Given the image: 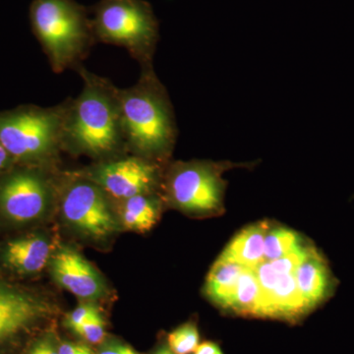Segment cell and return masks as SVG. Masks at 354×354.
<instances>
[{
  "label": "cell",
  "instance_id": "1",
  "mask_svg": "<svg viewBox=\"0 0 354 354\" xmlns=\"http://www.w3.org/2000/svg\"><path fill=\"white\" fill-rule=\"evenodd\" d=\"M77 70L82 77L83 90L76 99L65 101L62 147L102 160L120 157L127 144L118 88L83 65Z\"/></svg>",
  "mask_w": 354,
  "mask_h": 354
},
{
  "label": "cell",
  "instance_id": "2",
  "mask_svg": "<svg viewBox=\"0 0 354 354\" xmlns=\"http://www.w3.org/2000/svg\"><path fill=\"white\" fill-rule=\"evenodd\" d=\"M135 85L118 88L127 148L133 155L158 162L169 158L176 144V114L169 93L153 65L141 67Z\"/></svg>",
  "mask_w": 354,
  "mask_h": 354
},
{
  "label": "cell",
  "instance_id": "3",
  "mask_svg": "<svg viewBox=\"0 0 354 354\" xmlns=\"http://www.w3.org/2000/svg\"><path fill=\"white\" fill-rule=\"evenodd\" d=\"M30 20L55 73L78 68L97 41L87 9L75 0H34Z\"/></svg>",
  "mask_w": 354,
  "mask_h": 354
},
{
  "label": "cell",
  "instance_id": "4",
  "mask_svg": "<svg viewBox=\"0 0 354 354\" xmlns=\"http://www.w3.org/2000/svg\"><path fill=\"white\" fill-rule=\"evenodd\" d=\"M95 41L127 48L141 67L153 65L158 22L146 0H100L93 7Z\"/></svg>",
  "mask_w": 354,
  "mask_h": 354
},
{
  "label": "cell",
  "instance_id": "5",
  "mask_svg": "<svg viewBox=\"0 0 354 354\" xmlns=\"http://www.w3.org/2000/svg\"><path fill=\"white\" fill-rule=\"evenodd\" d=\"M66 102L53 108L29 106L0 115V143L19 160H48L62 148Z\"/></svg>",
  "mask_w": 354,
  "mask_h": 354
},
{
  "label": "cell",
  "instance_id": "6",
  "mask_svg": "<svg viewBox=\"0 0 354 354\" xmlns=\"http://www.w3.org/2000/svg\"><path fill=\"white\" fill-rule=\"evenodd\" d=\"M232 167L230 162L209 160L174 162L165 177L167 199L186 213H218L223 209L227 186L221 176Z\"/></svg>",
  "mask_w": 354,
  "mask_h": 354
},
{
  "label": "cell",
  "instance_id": "7",
  "mask_svg": "<svg viewBox=\"0 0 354 354\" xmlns=\"http://www.w3.org/2000/svg\"><path fill=\"white\" fill-rule=\"evenodd\" d=\"M84 176L97 184L109 198L124 201L155 192L160 181L158 162L138 156H120L91 167Z\"/></svg>",
  "mask_w": 354,
  "mask_h": 354
},
{
  "label": "cell",
  "instance_id": "8",
  "mask_svg": "<svg viewBox=\"0 0 354 354\" xmlns=\"http://www.w3.org/2000/svg\"><path fill=\"white\" fill-rule=\"evenodd\" d=\"M60 204L65 220L84 234L104 239L115 232L109 197L87 177L83 176L67 184Z\"/></svg>",
  "mask_w": 354,
  "mask_h": 354
},
{
  "label": "cell",
  "instance_id": "9",
  "mask_svg": "<svg viewBox=\"0 0 354 354\" xmlns=\"http://www.w3.org/2000/svg\"><path fill=\"white\" fill-rule=\"evenodd\" d=\"M50 196V183L41 174L17 171L0 183V211L9 220L27 223L44 215Z\"/></svg>",
  "mask_w": 354,
  "mask_h": 354
},
{
  "label": "cell",
  "instance_id": "10",
  "mask_svg": "<svg viewBox=\"0 0 354 354\" xmlns=\"http://www.w3.org/2000/svg\"><path fill=\"white\" fill-rule=\"evenodd\" d=\"M262 298V317L295 320L309 311L298 290L295 274L277 272L271 263L255 268Z\"/></svg>",
  "mask_w": 354,
  "mask_h": 354
},
{
  "label": "cell",
  "instance_id": "11",
  "mask_svg": "<svg viewBox=\"0 0 354 354\" xmlns=\"http://www.w3.org/2000/svg\"><path fill=\"white\" fill-rule=\"evenodd\" d=\"M50 271L58 285L77 297L97 299L106 293L99 272L74 249L60 248L51 259Z\"/></svg>",
  "mask_w": 354,
  "mask_h": 354
},
{
  "label": "cell",
  "instance_id": "12",
  "mask_svg": "<svg viewBox=\"0 0 354 354\" xmlns=\"http://www.w3.org/2000/svg\"><path fill=\"white\" fill-rule=\"evenodd\" d=\"M46 311L38 298L0 285V342L36 323Z\"/></svg>",
  "mask_w": 354,
  "mask_h": 354
},
{
  "label": "cell",
  "instance_id": "13",
  "mask_svg": "<svg viewBox=\"0 0 354 354\" xmlns=\"http://www.w3.org/2000/svg\"><path fill=\"white\" fill-rule=\"evenodd\" d=\"M298 290L309 311L322 304L334 288L327 262L313 246H310L304 260L295 272Z\"/></svg>",
  "mask_w": 354,
  "mask_h": 354
},
{
  "label": "cell",
  "instance_id": "14",
  "mask_svg": "<svg viewBox=\"0 0 354 354\" xmlns=\"http://www.w3.org/2000/svg\"><path fill=\"white\" fill-rule=\"evenodd\" d=\"M4 261L9 267L23 274H36L48 264L50 245L43 237H26L8 242Z\"/></svg>",
  "mask_w": 354,
  "mask_h": 354
},
{
  "label": "cell",
  "instance_id": "15",
  "mask_svg": "<svg viewBox=\"0 0 354 354\" xmlns=\"http://www.w3.org/2000/svg\"><path fill=\"white\" fill-rule=\"evenodd\" d=\"M269 230V223L266 221L244 228L230 242L221 257L255 269L265 262V239Z\"/></svg>",
  "mask_w": 354,
  "mask_h": 354
},
{
  "label": "cell",
  "instance_id": "16",
  "mask_svg": "<svg viewBox=\"0 0 354 354\" xmlns=\"http://www.w3.org/2000/svg\"><path fill=\"white\" fill-rule=\"evenodd\" d=\"M245 267L220 257L212 267L205 285V293L214 304L230 309L239 279Z\"/></svg>",
  "mask_w": 354,
  "mask_h": 354
},
{
  "label": "cell",
  "instance_id": "17",
  "mask_svg": "<svg viewBox=\"0 0 354 354\" xmlns=\"http://www.w3.org/2000/svg\"><path fill=\"white\" fill-rule=\"evenodd\" d=\"M121 202V220L127 230L148 232L157 223L160 216V201L153 193L137 195Z\"/></svg>",
  "mask_w": 354,
  "mask_h": 354
},
{
  "label": "cell",
  "instance_id": "18",
  "mask_svg": "<svg viewBox=\"0 0 354 354\" xmlns=\"http://www.w3.org/2000/svg\"><path fill=\"white\" fill-rule=\"evenodd\" d=\"M230 310L239 315L262 317L261 288L255 270L244 269Z\"/></svg>",
  "mask_w": 354,
  "mask_h": 354
},
{
  "label": "cell",
  "instance_id": "19",
  "mask_svg": "<svg viewBox=\"0 0 354 354\" xmlns=\"http://www.w3.org/2000/svg\"><path fill=\"white\" fill-rule=\"evenodd\" d=\"M299 235L285 227L270 228L265 239L264 260H278L301 245Z\"/></svg>",
  "mask_w": 354,
  "mask_h": 354
},
{
  "label": "cell",
  "instance_id": "20",
  "mask_svg": "<svg viewBox=\"0 0 354 354\" xmlns=\"http://www.w3.org/2000/svg\"><path fill=\"white\" fill-rule=\"evenodd\" d=\"M199 344L200 334L195 323L183 324L167 335V346L176 354H192Z\"/></svg>",
  "mask_w": 354,
  "mask_h": 354
},
{
  "label": "cell",
  "instance_id": "21",
  "mask_svg": "<svg viewBox=\"0 0 354 354\" xmlns=\"http://www.w3.org/2000/svg\"><path fill=\"white\" fill-rule=\"evenodd\" d=\"M74 332L81 335L85 341L90 344H101L106 335V328H104V322L100 311L97 312L94 316L91 317L87 322L77 328Z\"/></svg>",
  "mask_w": 354,
  "mask_h": 354
},
{
  "label": "cell",
  "instance_id": "22",
  "mask_svg": "<svg viewBox=\"0 0 354 354\" xmlns=\"http://www.w3.org/2000/svg\"><path fill=\"white\" fill-rule=\"evenodd\" d=\"M99 309L94 304H84L79 305L73 311L70 312L66 318V325L70 329L75 330L77 328L87 322L91 317L94 316Z\"/></svg>",
  "mask_w": 354,
  "mask_h": 354
},
{
  "label": "cell",
  "instance_id": "23",
  "mask_svg": "<svg viewBox=\"0 0 354 354\" xmlns=\"http://www.w3.org/2000/svg\"><path fill=\"white\" fill-rule=\"evenodd\" d=\"M58 346L55 337L46 335L32 346L29 354H58Z\"/></svg>",
  "mask_w": 354,
  "mask_h": 354
},
{
  "label": "cell",
  "instance_id": "24",
  "mask_svg": "<svg viewBox=\"0 0 354 354\" xmlns=\"http://www.w3.org/2000/svg\"><path fill=\"white\" fill-rule=\"evenodd\" d=\"M97 354H140L131 346L118 342H109L99 349Z\"/></svg>",
  "mask_w": 354,
  "mask_h": 354
},
{
  "label": "cell",
  "instance_id": "25",
  "mask_svg": "<svg viewBox=\"0 0 354 354\" xmlns=\"http://www.w3.org/2000/svg\"><path fill=\"white\" fill-rule=\"evenodd\" d=\"M92 353L88 346L74 342H64L58 346V354H88Z\"/></svg>",
  "mask_w": 354,
  "mask_h": 354
},
{
  "label": "cell",
  "instance_id": "26",
  "mask_svg": "<svg viewBox=\"0 0 354 354\" xmlns=\"http://www.w3.org/2000/svg\"><path fill=\"white\" fill-rule=\"evenodd\" d=\"M192 354H223L218 344L214 342H205L200 344Z\"/></svg>",
  "mask_w": 354,
  "mask_h": 354
},
{
  "label": "cell",
  "instance_id": "27",
  "mask_svg": "<svg viewBox=\"0 0 354 354\" xmlns=\"http://www.w3.org/2000/svg\"><path fill=\"white\" fill-rule=\"evenodd\" d=\"M12 157L7 152L6 149L0 143V171L8 167Z\"/></svg>",
  "mask_w": 354,
  "mask_h": 354
},
{
  "label": "cell",
  "instance_id": "28",
  "mask_svg": "<svg viewBox=\"0 0 354 354\" xmlns=\"http://www.w3.org/2000/svg\"><path fill=\"white\" fill-rule=\"evenodd\" d=\"M153 354H176L167 346H162L158 348Z\"/></svg>",
  "mask_w": 354,
  "mask_h": 354
},
{
  "label": "cell",
  "instance_id": "29",
  "mask_svg": "<svg viewBox=\"0 0 354 354\" xmlns=\"http://www.w3.org/2000/svg\"><path fill=\"white\" fill-rule=\"evenodd\" d=\"M88 354H94V353H88Z\"/></svg>",
  "mask_w": 354,
  "mask_h": 354
}]
</instances>
